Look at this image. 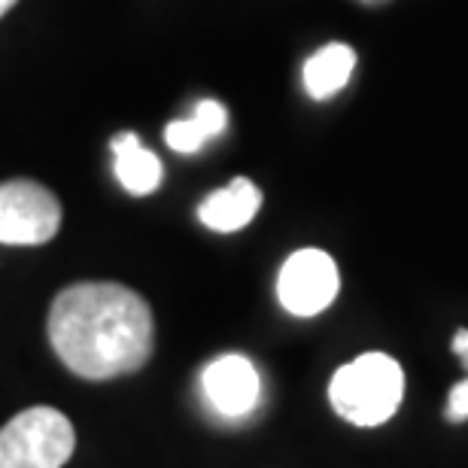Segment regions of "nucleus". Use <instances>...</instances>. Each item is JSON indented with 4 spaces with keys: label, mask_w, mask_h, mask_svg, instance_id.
I'll use <instances>...</instances> for the list:
<instances>
[{
    "label": "nucleus",
    "mask_w": 468,
    "mask_h": 468,
    "mask_svg": "<svg viewBox=\"0 0 468 468\" xmlns=\"http://www.w3.org/2000/svg\"><path fill=\"white\" fill-rule=\"evenodd\" d=\"M453 353H456V356H465V353H468V329H460V332H456V338H453Z\"/></svg>",
    "instance_id": "obj_12"
},
{
    "label": "nucleus",
    "mask_w": 468,
    "mask_h": 468,
    "mask_svg": "<svg viewBox=\"0 0 468 468\" xmlns=\"http://www.w3.org/2000/svg\"><path fill=\"white\" fill-rule=\"evenodd\" d=\"M259 207H261L259 186L252 180H247V176H238V180H231L226 189L210 192L207 198L201 201L198 219L210 231L231 234V231L247 229L250 222L256 219Z\"/></svg>",
    "instance_id": "obj_7"
},
{
    "label": "nucleus",
    "mask_w": 468,
    "mask_h": 468,
    "mask_svg": "<svg viewBox=\"0 0 468 468\" xmlns=\"http://www.w3.org/2000/svg\"><path fill=\"white\" fill-rule=\"evenodd\" d=\"M226 125H229V110L219 101L204 98L198 101V107H195V113L189 119H176L165 128V140L174 153L192 155L201 153L210 137H219Z\"/></svg>",
    "instance_id": "obj_10"
},
{
    "label": "nucleus",
    "mask_w": 468,
    "mask_h": 468,
    "mask_svg": "<svg viewBox=\"0 0 468 468\" xmlns=\"http://www.w3.org/2000/svg\"><path fill=\"white\" fill-rule=\"evenodd\" d=\"M405 396L401 365L387 353H365L338 368L329 387V401L353 426H380L396 414Z\"/></svg>",
    "instance_id": "obj_2"
},
{
    "label": "nucleus",
    "mask_w": 468,
    "mask_h": 468,
    "mask_svg": "<svg viewBox=\"0 0 468 468\" xmlns=\"http://www.w3.org/2000/svg\"><path fill=\"white\" fill-rule=\"evenodd\" d=\"M61 229L58 198L34 180L0 183V243L40 247Z\"/></svg>",
    "instance_id": "obj_4"
},
{
    "label": "nucleus",
    "mask_w": 468,
    "mask_h": 468,
    "mask_svg": "<svg viewBox=\"0 0 468 468\" xmlns=\"http://www.w3.org/2000/svg\"><path fill=\"white\" fill-rule=\"evenodd\" d=\"M359 4H365V6H380V4H387V0H359Z\"/></svg>",
    "instance_id": "obj_14"
},
{
    "label": "nucleus",
    "mask_w": 468,
    "mask_h": 468,
    "mask_svg": "<svg viewBox=\"0 0 468 468\" xmlns=\"http://www.w3.org/2000/svg\"><path fill=\"white\" fill-rule=\"evenodd\" d=\"M18 4V0H0V18H4L6 13H9V9H13Z\"/></svg>",
    "instance_id": "obj_13"
},
{
    "label": "nucleus",
    "mask_w": 468,
    "mask_h": 468,
    "mask_svg": "<svg viewBox=\"0 0 468 468\" xmlns=\"http://www.w3.org/2000/svg\"><path fill=\"white\" fill-rule=\"evenodd\" d=\"M447 420L451 423H463V420H468V378L460 380L456 387L451 389V396H447Z\"/></svg>",
    "instance_id": "obj_11"
},
{
    "label": "nucleus",
    "mask_w": 468,
    "mask_h": 468,
    "mask_svg": "<svg viewBox=\"0 0 468 468\" xmlns=\"http://www.w3.org/2000/svg\"><path fill=\"white\" fill-rule=\"evenodd\" d=\"M356 70V52L347 43H329L304 64V89L314 101H329L347 86Z\"/></svg>",
    "instance_id": "obj_9"
},
{
    "label": "nucleus",
    "mask_w": 468,
    "mask_h": 468,
    "mask_svg": "<svg viewBox=\"0 0 468 468\" xmlns=\"http://www.w3.org/2000/svg\"><path fill=\"white\" fill-rule=\"evenodd\" d=\"M201 396L222 420H243L259 408L261 378L247 356L226 353L213 359L201 374Z\"/></svg>",
    "instance_id": "obj_6"
},
{
    "label": "nucleus",
    "mask_w": 468,
    "mask_h": 468,
    "mask_svg": "<svg viewBox=\"0 0 468 468\" xmlns=\"http://www.w3.org/2000/svg\"><path fill=\"white\" fill-rule=\"evenodd\" d=\"M113 155H116V180L125 186L131 195H153L162 186V162L155 153L140 144L134 131H122L113 137Z\"/></svg>",
    "instance_id": "obj_8"
},
{
    "label": "nucleus",
    "mask_w": 468,
    "mask_h": 468,
    "mask_svg": "<svg viewBox=\"0 0 468 468\" xmlns=\"http://www.w3.org/2000/svg\"><path fill=\"white\" fill-rule=\"evenodd\" d=\"M341 289L338 265L323 250L292 252L277 277V298L289 314L316 316L335 302Z\"/></svg>",
    "instance_id": "obj_5"
},
{
    "label": "nucleus",
    "mask_w": 468,
    "mask_h": 468,
    "mask_svg": "<svg viewBox=\"0 0 468 468\" xmlns=\"http://www.w3.org/2000/svg\"><path fill=\"white\" fill-rule=\"evenodd\" d=\"M77 447L70 420L55 408H27L0 429V468H64Z\"/></svg>",
    "instance_id": "obj_3"
},
{
    "label": "nucleus",
    "mask_w": 468,
    "mask_h": 468,
    "mask_svg": "<svg viewBox=\"0 0 468 468\" xmlns=\"http://www.w3.org/2000/svg\"><path fill=\"white\" fill-rule=\"evenodd\" d=\"M463 365H465V368H468V353L463 356Z\"/></svg>",
    "instance_id": "obj_15"
},
{
    "label": "nucleus",
    "mask_w": 468,
    "mask_h": 468,
    "mask_svg": "<svg viewBox=\"0 0 468 468\" xmlns=\"http://www.w3.org/2000/svg\"><path fill=\"white\" fill-rule=\"evenodd\" d=\"M49 341L73 374L113 380L153 356V311L122 283H77L52 302Z\"/></svg>",
    "instance_id": "obj_1"
}]
</instances>
